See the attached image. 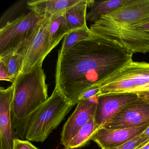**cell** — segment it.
Segmentation results:
<instances>
[{
  "mask_svg": "<svg viewBox=\"0 0 149 149\" xmlns=\"http://www.w3.org/2000/svg\"><path fill=\"white\" fill-rule=\"evenodd\" d=\"M132 56L117 42L95 35L58 56L55 87L74 106L83 93L100 87L132 60Z\"/></svg>",
  "mask_w": 149,
  "mask_h": 149,
  "instance_id": "obj_1",
  "label": "cell"
},
{
  "mask_svg": "<svg viewBox=\"0 0 149 149\" xmlns=\"http://www.w3.org/2000/svg\"><path fill=\"white\" fill-rule=\"evenodd\" d=\"M43 62L15 79L11 107L12 124L15 132L23 139V129L30 116L48 97Z\"/></svg>",
  "mask_w": 149,
  "mask_h": 149,
  "instance_id": "obj_2",
  "label": "cell"
},
{
  "mask_svg": "<svg viewBox=\"0 0 149 149\" xmlns=\"http://www.w3.org/2000/svg\"><path fill=\"white\" fill-rule=\"evenodd\" d=\"M73 107L71 102L55 87L51 95L27 121L23 129V139L44 142Z\"/></svg>",
  "mask_w": 149,
  "mask_h": 149,
  "instance_id": "obj_3",
  "label": "cell"
},
{
  "mask_svg": "<svg viewBox=\"0 0 149 149\" xmlns=\"http://www.w3.org/2000/svg\"><path fill=\"white\" fill-rule=\"evenodd\" d=\"M47 19L31 11L7 22L0 30V58L14 54L24 56Z\"/></svg>",
  "mask_w": 149,
  "mask_h": 149,
  "instance_id": "obj_4",
  "label": "cell"
},
{
  "mask_svg": "<svg viewBox=\"0 0 149 149\" xmlns=\"http://www.w3.org/2000/svg\"><path fill=\"white\" fill-rule=\"evenodd\" d=\"M90 29L95 35L117 42L131 54L149 53V33L140 31L133 26L104 15L92 23Z\"/></svg>",
  "mask_w": 149,
  "mask_h": 149,
  "instance_id": "obj_5",
  "label": "cell"
},
{
  "mask_svg": "<svg viewBox=\"0 0 149 149\" xmlns=\"http://www.w3.org/2000/svg\"><path fill=\"white\" fill-rule=\"evenodd\" d=\"M149 124V104L139 97L123 108L102 128L122 129Z\"/></svg>",
  "mask_w": 149,
  "mask_h": 149,
  "instance_id": "obj_6",
  "label": "cell"
},
{
  "mask_svg": "<svg viewBox=\"0 0 149 149\" xmlns=\"http://www.w3.org/2000/svg\"><path fill=\"white\" fill-rule=\"evenodd\" d=\"M136 93L107 94L98 96L95 116L97 130L102 128L118 112L138 99Z\"/></svg>",
  "mask_w": 149,
  "mask_h": 149,
  "instance_id": "obj_7",
  "label": "cell"
},
{
  "mask_svg": "<svg viewBox=\"0 0 149 149\" xmlns=\"http://www.w3.org/2000/svg\"><path fill=\"white\" fill-rule=\"evenodd\" d=\"M98 96L90 99L79 101L72 115L65 123L61 134V143L66 147L79 130L89 120L95 116Z\"/></svg>",
  "mask_w": 149,
  "mask_h": 149,
  "instance_id": "obj_8",
  "label": "cell"
},
{
  "mask_svg": "<svg viewBox=\"0 0 149 149\" xmlns=\"http://www.w3.org/2000/svg\"><path fill=\"white\" fill-rule=\"evenodd\" d=\"M14 84L7 88H0V138L1 149H13L14 140L19 137L13 128L11 107Z\"/></svg>",
  "mask_w": 149,
  "mask_h": 149,
  "instance_id": "obj_9",
  "label": "cell"
},
{
  "mask_svg": "<svg viewBox=\"0 0 149 149\" xmlns=\"http://www.w3.org/2000/svg\"><path fill=\"white\" fill-rule=\"evenodd\" d=\"M50 19H47L42 25L33 41L24 53L20 74L26 73L38 63L43 62L46 56L51 52L48 37Z\"/></svg>",
  "mask_w": 149,
  "mask_h": 149,
  "instance_id": "obj_10",
  "label": "cell"
},
{
  "mask_svg": "<svg viewBox=\"0 0 149 149\" xmlns=\"http://www.w3.org/2000/svg\"><path fill=\"white\" fill-rule=\"evenodd\" d=\"M106 16L130 26H138L149 21V0H130Z\"/></svg>",
  "mask_w": 149,
  "mask_h": 149,
  "instance_id": "obj_11",
  "label": "cell"
},
{
  "mask_svg": "<svg viewBox=\"0 0 149 149\" xmlns=\"http://www.w3.org/2000/svg\"><path fill=\"white\" fill-rule=\"evenodd\" d=\"M149 124L135 128L109 129L102 128L97 130L91 140L101 149H110L119 146L139 136Z\"/></svg>",
  "mask_w": 149,
  "mask_h": 149,
  "instance_id": "obj_12",
  "label": "cell"
},
{
  "mask_svg": "<svg viewBox=\"0 0 149 149\" xmlns=\"http://www.w3.org/2000/svg\"><path fill=\"white\" fill-rule=\"evenodd\" d=\"M81 1V0H31L28 1L27 4L31 11L48 19Z\"/></svg>",
  "mask_w": 149,
  "mask_h": 149,
  "instance_id": "obj_13",
  "label": "cell"
},
{
  "mask_svg": "<svg viewBox=\"0 0 149 149\" xmlns=\"http://www.w3.org/2000/svg\"><path fill=\"white\" fill-rule=\"evenodd\" d=\"M93 0H81L80 3L65 10L64 15L70 31L87 26V9Z\"/></svg>",
  "mask_w": 149,
  "mask_h": 149,
  "instance_id": "obj_14",
  "label": "cell"
},
{
  "mask_svg": "<svg viewBox=\"0 0 149 149\" xmlns=\"http://www.w3.org/2000/svg\"><path fill=\"white\" fill-rule=\"evenodd\" d=\"M126 78L134 81L136 88L149 84V63L132 60L119 70Z\"/></svg>",
  "mask_w": 149,
  "mask_h": 149,
  "instance_id": "obj_15",
  "label": "cell"
},
{
  "mask_svg": "<svg viewBox=\"0 0 149 149\" xmlns=\"http://www.w3.org/2000/svg\"><path fill=\"white\" fill-rule=\"evenodd\" d=\"M65 11L50 18L48 37L51 51L57 46L66 34L70 32L64 15Z\"/></svg>",
  "mask_w": 149,
  "mask_h": 149,
  "instance_id": "obj_16",
  "label": "cell"
},
{
  "mask_svg": "<svg viewBox=\"0 0 149 149\" xmlns=\"http://www.w3.org/2000/svg\"><path fill=\"white\" fill-rule=\"evenodd\" d=\"M130 0H109L95 1L91 4V9L87 14L86 19L90 22H94L102 16L106 15L110 12L125 5Z\"/></svg>",
  "mask_w": 149,
  "mask_h": 149,
  "instance_id": "obj_17",
  "label": "cell"
},
{
  "mask_svg": "<svg viewBox=\"0 0 149 149\" xmlns=\"http://www.w3.org/2000/svg\"><path fill=\"white\" fill-rule=\"evenodd\" d=\"M95 36L88 26L70 32L64 36L58 56L66 54L81 42L92 39Z\"/></svg>",
  "mask_w": 149,
  "mask_h": 149,
  "instance_id": "obj_18",
  "label": "cell"
},
{
  "mask_svg": "<svg viewBox=\"0 0 149 149\" xmlns=\"http://www.w3.org/2000/svg\"><path fill=\"white\" fill-rule=\"evenodd\" d=\"M97 130L94 116L91 118L88 122L79 130L64 148L65 149H74L84 146L91 140L92 136Z\"/></svg>",
  "mask_w": 149,
  "mask_h": 149,
  "instance_id": "obj_19",
  "label": "cell"
},
{
  "mask_svg": "<svg viewBox=\"0 0 149 149\" xmlns=\"http://www.w3.org/2000/svg\"><path fill=\"white\" fill-rule=\"evenodd\" d=\"M24 56L22 54H14L4 58L0 61L5 64L11 77L15 81L20 74L23 65Z\"/></svg>",
  "mask_w": 149,
  "mask_h": 149,
  "instance_id": "obj_20",
  "label": "cell"
},
{
  "mask_svg": "<svg viewBox=\"0 0 149 149\" xmlns=\"http://www.w3.org/2000/svg\"><path fill=\"white\" fill-rule=\"evenodd\" d=\"M146 141V140L144 139L142 137L140 134L134 138L132 139L131 140L126 142L119 146L107 149H134L137 146L144 143Z\"/></svg>",
  "mask_w": 149,
  "mask_h": 149,
  "instance_id": "obj_21",
  "label": "cell"
},
{
  "mask_svg": "<svg viewBox=\"0 0 149 149\" xmlns=\"http://www.w3.org/2000/svg\"><path fill=\"white\" fill-rule=\"evenodd\" d=\"M101 93V87H95L89 89L83 93L79 98V102L82 100H88L92 97L98 96Z\"/></svg>",
  "mask_w": 149,
  "mask_h": 149,
  "instance_id": "obj_22",
  "label": "cell"
},
{
  "mask_svg": "<svg viewBox=\"0 0 149 149\" xmlns=\"http://www.w3.org/2000/svg\"><path fill=\"white\" fill-rule=\"evenodd\" d=\"M13 149H39L27 140L17 139L14 140Z\"/></svg>",
  "mask_w": 149,
  "mask_h": 149,
  "instance_id": "obj_23",
  "label": "cell"
},
{
  "mask_svg": "<svg viewBox=\"0 0 149 149\" xmlns=\"http://www.w3.org/2000/svg\"><path fill=\"white\" fill-rule=\"evenodd\" d=\"M0 80L11 82L13 83L15 81L11 77L5 64L1 61H0Z\"/></svg>",
  "mask_w": 149,
  "mask_h": 149,
  "instance_id": "obj_24",
  "label": "cell"
},
{
  "mask_svg": "<svg viewBox=\"0 0 149 149\" xmlns=\"http://www.w3.org/2000/svg\"><path fill=\"white\" fill-rule=\"evenodd\" d=\"M144 91H149V84H146V85H143V86L135 88L129 91L126 93H136V94H137V93L144 92Z\"/></svg>",
  "mask_w": 149,
  "mask_h": 149,
  "instance_id": "obj_25",
  "label": "cell"
},
{
  "mask_svg": "<svg viewBox=\"0 0 149 149\" xmlns=\"http://www.w3.org/2000/svg\"><path fill=\"white\" fill-rule=\"evenodd\" d=\"M134 27L140 31L146 32L149 33V21Z\"/></svg>",
  "mask_w": 149,
  "mask_h": 149,
  "instance_id": "obj_26",
  "label": "cell"
},
{
  "mask_svg": "<svg viewBox=\"0 0 149 149\" xmlns=\"http://www.w3.org/2000/svg\"><path fill=\"white\" fill-rule=\"evenodd\" d=\"M139 97L149 104V91H144L137 93Z\"/></svg>",
  "mask_w": 149,
  "mask_h": 149,
  "instance_id": "obj_27",
  "label": "cell"
},
{
  "mask_svg": "<svg viewBox=\"0 0 149 149\" xmlns=\"http://www.w3.org/2000/svg\"><path fill=\"white\" fill-rule=\"evenodd\" d=\"M142 137L144 139L146 140H149V125L147 128L143 131L141 134H140Z\"/></svg>",
  "mask_w": 149,
  "mask_h": 149,
  "instance_id": "obj_28",
  "label": "cell"
},
{
  "mask_svg": "<svg viewBox=\"0 0 149 149\" xmlns=\"http://www.w3.org/2000/svg\"><path fill=\"white\" fill-rule=\"evenodd\" d=\"M134 149H149V140L145 141Z\"/></svg>",
  "mask_w": 149,
  "mask_h": 149,
  "instance_id": "obj_29",
  "label": "cell"
}]
</instances>
